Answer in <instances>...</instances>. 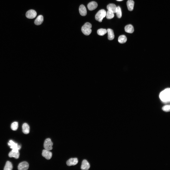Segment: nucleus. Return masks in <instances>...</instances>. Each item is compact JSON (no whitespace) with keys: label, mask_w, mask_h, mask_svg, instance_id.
Segmentation results:
<instances>
[{"label":"nucleus","mask_w":170,"mask_h":170,"mask_svg":"<svg viewBox=\"0 0 170 170\" xmlns=\"http://www.w3.org/2000/svg\"><path fill=\"white\" fill-rule=\"evenodd\" d=\"M170 89L166 88L162 91L159 94V98L161 100L165 102H170Z\"/></svg>","instance_id":"1"},{"label":"nucleus","mask_w":170,"mask_h":170,"mask_svg":"<svg viewBox=\"0 0 170 170\" xmlns=\"http://www.w3.org/2000/svg\"><path fill=\"white\" fill-rule=\"evenodd\" d=\"M92 26V25L90 23L88 22L85 23L81 28L83 33L86 35H89L92 32L91 29Z\"/></svg>","instance_id":"2"},{"label":"nucleus","mask_w":170,"mask_h":170,"mask_svg":"<svg viewBox=\"0 0 170 170\" xmlns=\"http://www.w3.org/2000/svg\"><path fill=\"white\" fill-rule=\"evenodd\" d=\"M106 12L104 9L99 10L95 16V19L99 22H101L103 18L106 16Z\"/></svg>","instance_id":"3"},{"label":"nucleus","mask_w":170,"mask_h":170,"mask_svg":"<svg viewBox=\"0 0 170 170\" xmlns=\"http://www.w3.org/2000/svg\"><path fill=\"white\" fill-rule=\"evenodd\" d=\"M53 143L50 138L46 139L45 140L44 144V147L46 149L48 150H51L52 149Z\"/></svg>","instance_id":"4"},{"label":"nucleus","mask_w":170,"mask_h":170,"mask_svg":"<svg viewBox=\"0 0 170 170\" xmlns=\"http://www.w3.org/2000/svg\"><path fill=\"white\" fill-rule=\"evenodd\" d=\"M8 144L10 146L11 148L12 149V151L16 152H18V150L21 148V146L19 145H18L17 143H16L12 140H10Z\"/></svg>","instance_id":"5"},{"label":"nucleus","mask_w":170,"mask_h":170,"mask_svg":"<svg viewBox=\"0 0 170 170\" xmlns=\"http://www.w3.org/2000/svg\"><path fill=\"white\" fill-rule=\"evenodd\" d=\"M37 13L34 10L31 9L28 11L26 13V17L29 19H32L35 18L37 15Z\"/></svg>","instance_id":"6"},{"label":"nucleus","mask_w":170,"mask_h":170,"mask_svg":"<svg viewBox=\"0 0 170 170\" xmlns=\"http://www.w3.org/2000/svg\"><path fill=\"white\" fill-rule=\"evenodd\" d=\"M29 167V164L28 163L25 161L23 162L20 163L18 167L19 170H26Z\"/></svg>","instance_id":"7"},{"label":"nucleus","mask_w":170,"mask_h":170,"mask_svg":"<svg viewBox=\"0 0 170 170\" xmlns=\"http://www.w3.org/2000/svg\"><path fill=\"white\" fill-rule=\"evenodd\" d=\"M42 155L46 159L49 160L51 158L52 154L49 150L45 149L43 150Z\"/></svg>","instance_id":"8"},{"label":"nucleus","mask_w":170,"mask_h":170,"mask_svg":"<svg viewBox=\"0 0 170 170\" xmlns=\"http://www.w3.org/2000/svg\"><path fill=\"white\" fill-rule=\"evenodd\" d=\"M78 162V160L77 158H71L69 159L66 162L67 165L68 166L75 165Z\"/></svg>","instance_id":"9"},{"label":"nucleus","mask_w":170,"mask_h":170,"mask_svg":"<svg viewBox=\"0 0 170 170\" xmlns=\"http://www.w3.org/2000/svg\"><path fill=\"white\" fill-rule=\"evenodd\" d=\"M90 167V165L88 161L86 160H83L82 162L81 169L83 170H88Z\"/></svg>","instance_id":"10"},{"label":"nucleus","mask_w":170,"mask_h":170,"mask_svg":"<svg viewBox=\"0 0 170 170\" xmlns=\"http://www.w3.org/2000/svg\"><path fill=\"white\" fill-rule=\"evenodd\" d=\"M97 3L95 1H92L89 3L87 5V7L89 10L92 11L95 9L98 6Z\"/></svg>","instance_id":"11"},{"label":"nucleus","mask_w":170,"mask_h":170,"mask_svg":"<svg viewBox=\"0 0 170 170\" xmlns=\"http://www.w3.org/2000/svg\"><path fill=\"white\" fill-rule=\"evenodd\" d=\"M79 10L81 15L83 16L86 15L87 13V10L84 5L83 4L81 5L79 7Z\"/></svg>","instance_id":"12"},{"label":"nucleus","mask_w":170,"mask_h":170,"mask_svg":"<svg viewBox=\"0 0 170 170\" xmlns=\"http://www.w3.org/2000/svg\"><path fill=\"white\" fill-rule=\"evenodd\" d=\"M117 7L115 4L111 3L107 5V8L108 10L114 13H115Z\"/></svg>","instance_id":"13"},{"label":"nucleus","mask_w":170,"mask_h":170,"mask_svg":"<svg viewBox=\"0 0 170 170\" xmlns=\"http://www.w3.org/2000/svg\"><path fill=\"white\" fill-rule=\"evenodd\" d=\"M43 21V17L42 15H39L35 20L34 23L37 25H41Z\"/></svg>","instance_id":"14"},{"label":"nucleus","mask_w":170,"mask_h":170,"mask_svg":"<svg viewBox=\"0 0 170 170\" xmlns=\"http://www.w3.org/2000/svg\"><path fill=\"white\" fill-rule=\"evenodd\" d=\"M134 4V2L132 0H128L127 1V4L129 10L131 11L133 10Z\"/></svg>","instance_id":"15"},{"label":"nucleus","mask_w":170,"mask_h":170,"mask_svg":"<svg viewBox=\"0 0 170 170\" xmlns=\"http://www.w3.org/2000/svg\"><path fill=\"white\" fill-rule=\"evenodd\" d=\"M22 132L26 134H28L30 132V127L26 123H24L22 126Z\"/></svg>","instance_id":"16"},{"label":"nucleus","mask_w":170,"mask_h":170,"mask_svg":"<svg viewBox=\"0 0 170 170\" xmlns=\"http://www.w3.org/2000/svg\"><path fill=\"white\" fill-rule=\"evenodd\" d=\"M124 29L126 32L130 33H132L134 30L133 26L131 24L126 25Z\"/></svg>","instance_id":"17"},{"label":"nucleus","mask_w":170,"mask_h":170,"mask_svg":"<svg viewBox=\"0 0 170 170\" xmlns=\"http://www.w3.org/2000/svg\"><path fill=\"white\" fill-rule=\"evenodd\" d=\"M107 31L108 34V39L110 40L113 39L115 37V35L113 30L110 29H108Z\"/></svg>","instance_id":"18"},{"label":"nucleus","mask_w":170,"mask_h":170,"mask_svg":"<svg viewBox=\"0 0 170 170\" xmlns=\"http://www.w3.org/2000/svg\"><path fill=\"white\" fill-rule=\"evenodd\" d=\"M19 152H16L11 151L9 153L8 156L10 157H14L16 159L19 158Z\"/></svg>","instance_id":"19"},{"label":"nucleus","mask_w":170,"mask_h":170,"mask_svg":"<svg viewBox=\"0 0 170 170\" xmlns=\"http://www.w3.org/2000/svg\"><path fill=\"white\" fill-rule=\"evenodd\" d=\"M13 168L12 163L8 161L6 163L4 168V170H11Z\"/></svg>","instance_id":"20"},{"label":"nucleus","mask_w":170,"mask_h":170,"mask_svg":"<svg viewBox=\"0 0 170 170\" xmlns=\"http://www.w3.org/2000/svg\"><path fill=\"white\" fill-rule=\"evenodd\" d=\"M127 41V38L124 35H122L119 36L118 38L119 42L120 43H125Z\"/></svg>","instance_id":"21"},{"label":"nucleus","mask_w":170,"mask_h":170,"mask_svg":"<svg viewBox=\"0 0 170 170\" xmlns=\"http://www.w3.org/2000/svg\"><path fill=\"white\" fill-rule=\"evenodd\" d=\"M106 16L107 19H110L114 17V15L113 12L108 10L106 13Z\"/></svg>","instance_id":"22"},{"label":"nucleus","mask_w":170,"mask_h":170,"mask_svg":"<svg viewBox=\"0 0 170 170\" xmlns=\"http://www.w3.org/2000/svg\"><path fill=\"white\" fill-rule=\"evenodd\" d=\"M107 31L105 29H100L97 30V33L100 36H103L106 34Z\"/></svg>","instance_id":"23"},{"label":"nucleus","mask_w":170,"mask_h":170,"mask_svg":"<svg viewBox=\"0 0 170 170\" xmlns=\"http://www.w3.org/2000/svg\"><path fill=\"white\" fill-rule=\"evenodd\" d=\"M116 13L118 17L119 18H121L122 16V13L121 8L119 6L117 7Z\"/></svg>","instance_id":"24"},{"label":"nucleus","mask_w":170,"mask_h":170,"mask_svg":"<svg viewBox=\"0 0 170 170\" xmlns=\"http://www.w3.org/2000/svg\"><path fill=\"white\" fill-rule=\"evenodd\" d=\"M18 127V123L17 122H13L11 124V128L13 130H16Z\"/></svg>","instance_id":"25"},{"label":"nucleus","mask_w":170,"mask_h":170,"mask_svg":"<svg viewBox=\"0 0 170 170\" xmlns=\"http://www.w3.org/2000/svg\"><path fill=\"white\" fill-rule=\"evenodd\" d=\"M162 110L166 112H169L170 110V105H165L162 108Z\"/></svg>","instance_id":"26"},{"label":"nucleus","mask_w":170,"mask_h":170,"mask_svg":"<svg viewBox=\"0 0 170 170\" xmlns=\"http://www.w3.org/2000/svg\"><path fill=\"white\" fill-rule=\"evenodd\" d=\"M117 0V1H122V0Z\"/></svg>","instance_id":"27"}]
</instances>
